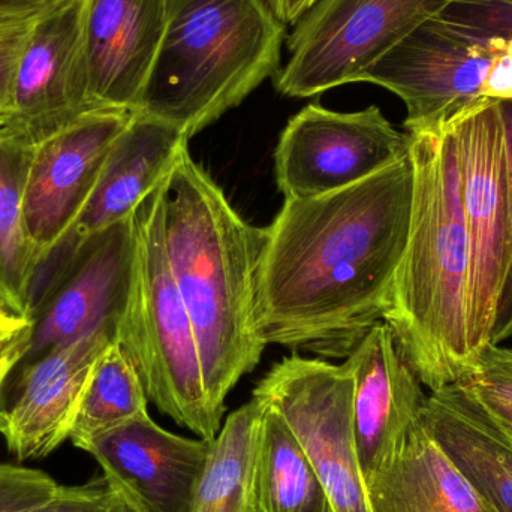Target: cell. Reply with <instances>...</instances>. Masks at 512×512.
Here are the masks:
<instances>
[{
  "instance_id": "6da1fadb",
  "label": "cell",
  "mask_w": 512,
  "mask_h": 512,
  "mask_svg": "<svg viewBox=\"0 0 512 512\" xmlns=\"http://www.w3.org/2000/svg\"><path fill=\"white\" fill-rule=\"evenodd\" d=\"M412 197L408 156L342 191L285 200L265 227L259 264L258 318L267 345L346 358L384 321Z\"/></svg>"
},
{
  "instance_id": "7a4b0ae2",
  "label": "cell",
  "mask_w": 512,
  "mask_h": 512,
  "mask_svg": "<svg viewBox=\"0 0 512 512\" xmlns=\"http://www.w3.org/2000/svg\"><path fill=\"white\" fill-rule=\"evenodd\" d=\"M164 194L171 273L194 328L210 405L224 418L228 394L254 372L267 346L258 318L267 234L237 213L188 147L165 179Z\"/></svg>"
},
{
  "instance_id": "3957f363",
  "label": "cell",
  "mask_w": 512,
  "mask_h": 512,
  "mask_svg": "<svg viewBox=\"0 0 512 512\" xmlns=\"http://www.w3.org/2000/svg\"><path fill=\"white\" fill-rule=\"evenodd\" d=\"M408 135L414 173L411 227L382 322L432 393L457 384L474 361L469 346L471 246L451 125L441 132Z\"/></svg>"
},
{
  "instance_id": "277c9868",
  "label": "cell",
  "mask_w": 512,
  "mask_h": 512,
  "mask_svg": "<svg viewBox=\"0 0 512 512\" xmlns=\"http://www.w3.org/2000/svg\"><path fill=\"white\" fill-rule=\"evenodd\" d=\"M285 35L268 0H168L138 113L191 140L279 74Z\"/></svg>"
},
{
  "instance_id": "5b68a950",
  "label": "cell",
  "mask_w": 512,
  "mask_h": 512,
  "mask_svg": "<svg viewBox=\"0 0 512 512\" xmlns=\"http://www.w3.org/2000/svg\"><path fill=\"white\" fill-rule=\"evenodd\" d=\"M164 182L132 215L134 252L116 342L137 369L149 402L180 427L212 442L222 418L210 405L194 328L171 273Z\"/></svg>"
},
{
  "instance_id": "8992f818",
  "label": "cell",
  "mask_w": 512,
  "mask_h": 512,
  "mask_svg": "<svg viewBox=\"0 0 512 512\" xmlns=\"http://www.w3.org/2000/svg\"><path fill=\"white\" fill-rule=\"evenodd\" d=\"M360 83L405 102L408 134L441 132L484 102L512 99V39L475 38L432 17L370 66Z\"/></svg>"
},
{
  "instance_id": "52a82bcc",
  "label": "cell",
  "mask_w": 512,
  "mask_h": 512,
  "mask_svg": "<svg viewBox=\"0 0 512 512\" xmlns=\"http://www.w3.org/2000/svg\"><path fill=\"white\" fill-rule=\"evenodd\" d=\"M451 129L471 246L469 346L475 358L490 345L512 262V191L499 101L478 105L451 123Z\"/></svg>"
},
{
  "instance_id": "ba28073f",
  "label": "cell",
  "mask_w": 512,
  "mask_h": 512,
  "mask_svg": "<svg viewBox=\"0 0 512 512\" xmlns=\"http://www.w3.org/2000/svg\"><path fill=\"white\" fill-rule=\"evenodd\" d=\"M451 0H316L288 36L276 89L312 98L360 83L364 72Z\"/></svg>"
},
{
  "instance_id": "9c48e42d",
  "label": "cell",
  "mask_w": 512,
  "mask_h": 512,
  "mask_svg": "<svg viewBox=\"0 0 512 512\" xmlns=\"http://www.w3.org/2000/svg\"><path fill=\"white\" fill-rule=\"evenodd\" d=\"M252 397L282 415L324 484L336 512H372L355 450L354 379L345 364L289 355Z\"/></svg>"
},
{
  "instance_id": "30bf717a",
  "label": "cell",
  "mask_w": 512,
  "mask_h": 512,
  "mask_svg": "<svg viewBox=\"0 0 512 512\" xmlns=\"http://www.w3.org/2000/svg\"><path fill=\"white\" fill-rule=\"evenodd\" d=\"M409 135L376 105L355 113L310 104L280 134L276 183L285 200L322 197L357 185L409 156Z\"/></svg>"
},
{
  "instance_id": "8fae6325",
  "label": "cell",
  "mask_w": 512,
  "mask_h": 512,
  "mask_svg": "<svg viewBox=\"0 0 512 512\" xmlns=\"http://www.w3.org/2000/svg\"><path fill=\"white\" fill-rule=\"evenodd\" d=\"M132 116L128 110L87 111L33 144L24 221L39 267L71 230Z\"/></svg>"
},
{
  "instance_id": "7c38bea8",
  "label": "cell",
  "mask_w": 512,
  "mask_h": 512,
  "mask_svg": "<svg viewBox=\"0 0 512 512\" xmlns=\"http://www.w3.org/2000/svg\"><path fill=\"white\" fill-rule=\"evenodd\" d=\"M84 8L86 0H66L33 24L0 125L38 141L92 111Z\"/></svg>"
},
{
  "instance_id": "4fadbf2b",
  "label": "cell",
  "mask_w": 512,
  "mask_h": 512,
  "mask_svg": "<svg viewBox=\"0 0 512 512\" xmlns=\"http://www.w3.org/2000/svg\"><path fill=\"white\" fill-rule=\"evenodd\" d=\"M132 215L90 237L74 255L33 313L32 342L21 363L101 328L116 330L131 274Z\"/></svg>"
},
{
  "instance_id": "5bb4252c",
  "label": "cell",
  "mask_w": 512,
  "mask_h": 512,
  "mask_svg": "<svg viewBox=\"0 0 512 512\" xmlns=\"http://www.w3.org/2000/svg\"><path fill=\"white\" fill-rule=\"evenodd\" d=\"M114 340L113 327L101 328L23 363L14 399L0 409V436L18 462L69 441L93 364Z\"/></svg>"
},
{
  "instance_id": "9a60e30c",
  "label": "cell",
  "mask_w": 512,
  "mask_h": 512,
  "mask_svg": "<svg viewBox=\"0 0 512 512\" xmlns=\"http://www.w3.org/2000/svg\"><path fill=\"white\" fill-rule=\"evenodd\" d=\"M188 143L189 138L176 126L134 111L114 143L89 200L65 239L42 264V273L56 280L90 237L129 218L167 179Z\"/></svg>"
},
{
  "instance_id": "2e32d148",
  "label": "cell",
  "mask_w": 512,
  "mask_h": 512,
  "mask_svg": "<svg viewBox=\"0 0 512 512\" xmlns=\"http://www.w3.org/2000/svg\"><path fill=\"white\" fill-rule=\"evenodd\" d=\"M210 442L168 432L149 414L96 436L83 451L143 512H192Z\"/></svg>"
},
{
  "instance_id": "e0dca14e",
  "label": "cell",
  "mask_w": 512,
  "mask_h": 512,
  "mask_svg": "<svg viewBox=\"0 0 512 512\" xmlns=\"http://www.w3.org/2000/svg\"><path fill=\"white\" fill-rule=\"evenodd\" d=\"M343 364L354 379L355 450L367 481L393 459L420 421L427 394L385 322L373 325Z\"/></svg>"
},
{
  "instance_id": "ac0fdd59",
  "label": "cell",
  "mask_w": 512,
  "mask_h": 512,
  "mask_svg": "<svg viewBox=\"0 0 512 512\" xmlns=\"http://www.w3.org/2000/svg\"><path fill=\"white\" fill-rule=\"evenodd\" d=\"M168 0H86L92 110L137 111L167 27Z\"/></svg>"
},
{
  "instance_id": "d6986e66",
  "label": "cell",
  "mask_w": 512,
  "mask_h": 512,
  "mask_svg": "<svg viewBox=\"0 0 512 512\" xmlns=\"http://www.w3.org/2000/svg\"><path fill=\"white\" fill-rule=\"evenodd\" d=\"M421 423L496 511L512 512V441L468 391H432Z\"/></svg>"
},
{
  "instance_id": "ffe728a7",
  "label": "cell",
  "mask_w": 512,
  "mask_h": 512,
  "mask_svg": "<svg viewBox=\"0 0 512 512\" xmlns=\"http://www.w3.org/2000/svg\"><path fill=\"white\" fill-rule=\"evenodd\" d=\"M366 489L372 512H498L430 436L421 417Z\"/></svg>"
},
{
  "instance_id": "44dd1931",
  "label": "cell",
  "mask_w": 512,
  "mask_h": 512,
  "mask_svg": "<svg viewBox=\"0 0 512 512\" xmlns=\"http://www.w3.org/2000/svg\"><path fill=\"white\" fill-rule=\"evenodd\" d=\"M249 512H336L297 436L282 415L267 405L259 430Z\"/></svg>"
},
{
  "instance_id": "7402d4cb",
  "label": "cell",
  "mask_w": 512,
  "mask_h": 512,
  "mask_svg": "<svg viewBox=\"0 0 512 512\" xmlns=\"http://www.w3.org/2000/svg\"><path fill=\"white\" fill-rule=\"evenodd\" d=\"M33 144L21 132L0 125V298L24 316H30V292L39 270L24 221Z\"/></svg>"
},
{
  "instance_id": "603a6c76",
  "label": "cell",
  "mask_w": 512,
  "mask_h": 512,
  "mask_svg": "<svg viewBox=\"0 0 512 512\" xmlns=\"http://www.w3.org/2000/svg\"><path fill=\"white\" fill-rule=\"evenodd\" d=\"M264 411V403L252 397L225 420L210 442L192 512H249Z\"/></svg>"
},
{
  "instance_id": "cb8c5ba5",
  "label": "cell",
  "mask_w": 512,
  "mask_h": 512,
  "mask_svg": "<svg viewBox=\"0 0 512 512\" xmlns=\"http://www.w3.org/2000/svg\"><path fill=\"white\" fill-rule=\"evenodd\" d=\"M147 406L143 381L114 340L93 364L69 441L83 450L96 436L149 414Z\"/></svg>"
},
{
  "instance_id": "d4e9b609",
  "label": "cell",
  "mask_w": 512,
  "mask_h": 512,
  "mask_svg": "<svg viewBox=\"0 0 512 512\" xmlns=\"http://www.w3.org/2000/svg\"><path fill=\"white\" fill-rule=\"evenodd\" d=\"M457 385L480 402L512 408V348L501 343L484 346Z\"/></svg>"
},
{
  "instance_id": "484cf974",
  "label": "cell",
  "mask_w": 512,
  "mask_h": 512,
  "mask_svg": "<svg viewBox=\"0 0 512 512\" xmlns=\"http://www.w3.org/2000/svg\"><path fill=\"white\" fill-rule=\"evenodd\" d=\"M436 17L475 38L512 39V0H451Z\"/></svg>"
},
{
  "instance_id": "4316f807",
  "label": "cell",
  "mask_w": 512,
  "mask_h": 512,
  "mask_svg": "<svg viewBox=\"0 0 512 512\" xmlns=\"http://www.w3.org/2000/svg\"><path fill=\"white\" fill-rule=\"evenodd\" d=\"M39 469L0 463V512H29L47 502L59 489Z\"/></svg>"
},
{
  "instance_id": "83f0119b",
  "label": "cell",
  "mask_w": 512,
  "mask_h": 512,
  "mask_svg": "<svg viewBox=\"0 0 512 512\" xmlns=\"http://www.w3.org/2000/svg\"><path fill=\"white\" fill-rule=\"evenodd\" d=\"M113 493L110 481L101 475L77 486H59L47 502L29 512H105Z\"/></svg>"
},
{
  "instance_id": "f1b7e54d",
  "label": "cell",
  "mask_w": 512,
  "mask_h": 512,
  "mask_svg": "<svg viewBox=\"0 0 512 512\" xmlns=\"http://www.w3.org/2000/svg\"><path fill=\"white\" fill-rule=\"evenodd\" d=\"M33 319L14 312L0 298V391L17 364L23 361L32 342Z\"/></svg>"
},
{
  "instance_id": "f546056e",
  "label": "cell",
  "mask_w": 512,
  "mask_h": 512,
  "mask_svg": "<svg viewBox=\"0 0 512 512\" xmlns=\"http://www.w3.org/2000/svg\"><path fill=\"white\" fill-rule=\"evenodd\" d=\"M35 23L30 21L0 26V113L6 110L11 101L18 66Z\"/></svg>"
},
{
  "instance_id": "4dcf8cb0",
  "label": "cell",
  "mask_w": 512,
  "mask_h": 512,
  "mask_svg": "<svg viewBox=\"0 0 512 512\" xmlns=\"http://www.w3.org/2000/svg\"><path fill=\"white\" fill-rule=\"evenodd\" d=\"M502 123H504L505 143H507L508 171L512 191V99L499 101ZM512 336V262L501 298H499L498 310H496L495 324H493L490 343H502Z\"/></svg>"
},
{
  "instance_id": "1f68e13d",
  "label": "cell",
  "mask_w": 512,
  "mask_h": 512,
  "mask_svg": "<svg viewBox=\"0 0 512 512\" xmlns=\"http://www.w3.org/2000/svg\"><path fill=\"white\" fill-rule=\"evenodd\" d=\"M66 0H0V26L39 20Z\"/></svg>"
},
{
  "instance_id": "d6a6232c",
  "label": "cell",
  "mask_w": 512,
  "mask_h": 512,
  "mask_svg": "<svg viewBox=\"0 0 512 512\" xmlns=\"http://www.w3.org/2000/svg\"><path fill=\"white\" fill-rule=\"evenodd\" d=\"M315 2L316 0H268V5L283 24H295Z\"/></svg>"
},
{
  "instance_id": "836d02e7",
  "label": "cell",
  "mask_w": 512,
  "mask_h": 512,
  "mask_svg": "<svg viewBox=\"0 0 512 512\" xmlns=\"http://www.w3.org/2000/svg\"><path fill=\"white\" fill-rule=\"evenodd\" d=\"M477 402L483 406L484 411L512 441V408L510 406L493 405V403H483L480 400H477Z\"/></svg>"
},
{
  "instance_id": "e575fe53",
  "label": "cell",
  "mask_w": 512,
  "mask_h": 512,
  "mask_svg": "<svg viewBox=\"0 0 512 512\" xmlns=\"http://www.w3.org/2000/svg\"><path fill=\"white\" fill-rule=\"evenodd\" d=\"M114 489V487H113ZM105 512H143L138 505L120 490L114 489L113 498Z\"/></svg>"
}]
</instances>
